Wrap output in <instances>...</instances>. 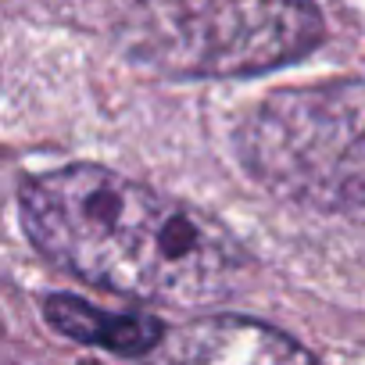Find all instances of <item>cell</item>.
Returning <instances> with one entry per match:
<instances>
[{"instance_id": "cell-3", "label": "cell", "mask_w": 365, "mask_h": 365, "mask_svg": "<svg viewBox=\"0 0 365 365\" xmlns=\"http://www.w3.org/2000/svg\"><path fill=\"white\" fill-rule=\"evenodd\" d=\"M308 0H140L122 22L125 54L175 79L258 76L315 51Z\"/></svg>"}, {"instance_id": "cell-2", "label": "cell", "mask_w": 365, "mask_h": 365, "mask_svg": "<svg viewBox=\"0 0 365 365\" xmlns=\"http://www.w3.org/2000/svg\"><path fill=\"white\" fill-rule=\"evenodd\" d=\"M244 172L290 205H365V79L290 86L258 101L233 136Z\"/></svg>"}, {"instance_id": "cell-1", "label": "cell", "mask_w": 365, "mask_h": 365, "mask_svg": "<svg viewBox=\"0 0 365 365\" xmlns=\"http://www.w3.org/2000/svg\"><path fill=\"white\" fill-rule=\"evenodd\" d=\"M26 237L65 272L161 304H208L244 276L240 244L205 212L101 165L22 187Z\"/></svg>"}, {"instance_id": "cell-4", "label": "cell", "mask_w": 365, "mask_h": 365, "mask_svg": "<svg viewBox=\"0 0 365 365\" xmlns=\"http://www.w3.org/2000/svg\"><path fill=\"white\" fill-rule=\"evenodd\" d=\"M158 365H322L276 326L240 315H205L165 333Z\"/></svg>"}, {"instance_id": "cell-5", "label": "cell", "mask_w": 365, "mask_h": 365, "mask_svg": "<svg viewBox=\"0 0 365 365\" xmlns=\"http://www.w3.org/2000/svg\"><path fill=\"white\" fill-rule=\"evenodd\" d=\"M47 322L79 344H93L125 358L147 354L165 340V326L158 315L147 312H108L72 294H54L43 304Z\"/></svg>"}]
</instances>
